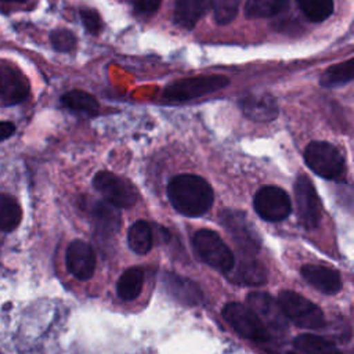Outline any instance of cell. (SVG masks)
Returning a JSON list of instances; mask_svg holds the SVG:
<instances>
[{"mask_svg": "<svg viewBox=\"0 0 354 354\" xmlns=\"http://www.w3.org/2000/svg\"><path fill=\"white\" fill-rule=\"evenodd\" d=\"M167 195L173 207L188 217L205 214L213 205V189L209 183L194 174H180L170 180Z\"/></svg>", "mask_w": 354, "mask_h": 354, "instance_id": "cell-1", "label": "cell"}, {"mask_svg": "<svg viewBox=\"0 0 354 354\" xmlns=\"http://www.w3.org/2000/svg\"><path fill=\"white\" fill-rule=\"evenodd\" d=\"M306 165L318 176L328 180H343L346 162L340 151L325 141H313L304 151Z\"/></svg>", "mask_w": 354, "mask_h": 354, "instance_id": "cell-2", "label": "cell"}, {"mask_svg": "<svg viewBox=\"0 0 354 354\" xmlns=\"http://www.w3.org/2000/svg\"><path fill=\"white\" fill-rule=\"evenodd\" d=\"M278 304L281 306L285 317L300 328L319 329L325 325V315L322 310L296 292L282 290L278 296Z\"/></svg>", "mask_w": 354, "mask_h": 354, "instance_id": "cell-3", "label": "cell"}, {"mask_svg": "<svg viewBox=\"0 0 354 354\" xmlns=\"http://www.w3.org/2000/svg\"><path fill=\"white\" fill-rule=\"evenodd\" d=\"M194 248L201 260L214 270L230 272L234 268V254L217 232L199 230L194 236Z\"/></svg>", "mask_w": 354, "mask_h": 354, "instance_id": "cell-4", "label": "cell"}, {"mask_svg": "<svg viewBox=\"0 0 354 354\" xmlns=\"http://www.w3.org/2000/svg\"><path fill=\"white\" fill-rule=\"evenodd\" d=\"M228 79L221 75H203L177 80L165 88V97L171 101H189L214 93L228 84Z\"/></svg>", "mask_w": 354, "mask_h": 354, "instance_id": "cell-5", "label": "cell"}, {"mask_svg": "<svg viewBox=\"0 0 354 354\" xmlns=\"http://www.w3.org/2000/svg\"><path fill=\"white\" fill-rule=\"evenodd\" d=\"M93 185L115 207H130L138 199L137 188L112 171H98L93 178Z\"/></svg>", "mask_w": 354, "mask_h": 354, "instance_id": "cell-6", "label": "cell"}, {"mask_svg": "<svg viewBox=\"0 0 354 354\" xmlns=\"http://www.w3.org/2000/svg\"><path fill=\"white\" fill-rule=\"evenodd\" d=\"M295 198L300 224L307 230L318 227L322 217V206L313 181L306 174L296 178Z\"/></svg>", "mask_w": 354, "mask_h": 354, "instance_id": "cell-7", "label": "cell"}, {"mask_svg": "<svg viewBox=\"0 0 354 354\" xmlns=\"http://www.w3.org/2000/svg\"><path fill=\"white\" fill-rule=\"evenodd\" d=\"M223 317L241 336L246 339L266 342L270 337L266 325L250 307L241 303H228L223 308Z\"/></svg>", "mask_w": 354, "mask_h": 354, "instance_id": "cell-8", "label": "cell"}, {"mask_svg": "<svg viewBox=\"0 0 354 354\" xmlns=\"http://www.w3.org/2000/svg\"><path fill=\"white\" fill-rule=\"evenodd\" d=\"M256 213L266 221H281L290 214L292 205L288 194L274 185L263 187L253 198Z\"/></svg>", "mask_w": 354, "mask_h": 354, "instance_id": "cell-9", "label": "cell"}, {"mask_svg": "<svg viewBox=\"0 0 354 354\" xmlns=\"http://www.w3.org/2000/svg\"><path fill=\"white\" fill-rule=\"evenodd\" d=\"M221 223L243 254L250 257L259 252L260 238L246 218V214L236 210H227L221 216Z\"/></svg>", "mask_w": 354, "mask_h": 354, "instance_id": "cell-10", "label": "cell"}, {"mask_svg": "<svg viewBox=\"0 0 354 354\" xmlns=\"http://www.w3.org/2000/svg\"><path fill=\"white\" fill-rule=\"evenodd\" d=\"M65 264L68 271L77 279H88L95 270V254L93 248L82 239L69 243L65 253Z\"/></svg>", "mask_w": 354, "mask_h": 354, "instance_id": "cell-11", "label": "cell"}, {"mask_svg": "<svg viewBox=\"0 0 354 354\" xmlns=\"http://www.w3.org/2000/svg\"><path fill=\"white\" fill-rule=\"evenodd\" d=\"M28 95L29 84L24 75L7 64H0V101L4 105H15Z\"/></svg>", "mask_w": 354, "mask_h": 354, "instance_id": "cell-12", "label": "cell"}, {"mask_svg": "<svg viewBox=\"0 0 354 354\" xmlns=\"http://www.w3.org/2000/svg\"><path fill=\"white\" fill-rule=\"evenodd\" d=\"M248 303L252 311L264 325H268L274 329L286 328V317L281 306L268 293L252 292L248 295Z\"/></svg>", "mask_w": 354, "mask_h": 354, "instance_id": "cell-13", "label": "cell"}, {"mask_svg": "<svg viewBox=\"0 0 354 354\" xmlns=\"http://www.w3.org/2000/svg\"><path fill=\"white\" fill-rule=\"evenodd\" d=\"M162 283L166 292L184 306H196L202 301L203 295L201 288L189 278L174 272H165L162 275Z\"/></svg>", "mask_w": 354, "mask_h": 354, "instance_id": "cell-14", "label": "cell"}, {"mask_svg": "<svg viewBox=\"0 0 354 354\" xmlns=\"http://www.w3.org/2000/svg\"><path fill=\"white\" fill-rule=\"evenodd\" d=\"M239 106L242 112L254 122H270L278 115L277 102L268 93L248 94L239 101Z\"/></svg>", "mask_w": 354, "mask_h": 354, "instance_id": "cell-15", "label": "cell"}, {"mask_svg": "<svg viewBox=\"0 0 354 354\" xmlns=\"http://www.w3.org/2000/svg\"><path fill=\"white\" fill-rule=\"evenodd\" d=\"M301 277L307 283L325 295H333L342 289L339 272L325 266L306 264L301 267Z\"/></svg>", "mask_w": 354, "mask_h": 354, "instance_id": "cell-16", "label": "cell"}, {"mask_svg": "<svg viewBox=\"0 0 354 354\" xmlns=\"http://www.w3.org/2000/svg\"><path fill=\"white\" fill-rule=\"evenodd\" d=\"M210 6L212 0H176L174 22L181 28L192 29Z\"/></svg>", "mask_w": 354, "mask_h": 354, "instance_id": "cell-17", "label": "cell"}, {"mask_svg": "<svg viewBox=\"0 0 354 354\" xmlns=\"http://www.w3.org/2000/svg\"><path fill=\"white\" fill-rule=\"evenodd\" d=\"M91 216L97 231L102 235L116 234L120 227V216L115 206L105 202H95L91 209Z\"/></svg>", "mask_w": 354, "mask_h": 354, "instance_id": "cell-18", "label": "cell"}, {"mask_svg": "<svg viewBox=\"0 0 354 354\" xmlns=\"http://www.w3.org/2000/svg\"><path fill=\"white\" fill-rule=\"evenodd\" d=\"M142 283H144L142 268L130 267L126 271H123L118 279V285H116L118 296L124 301L134 300L141 293Z\"/></svg>", "mask_w": 354, "mask_h": 354, "instance_id": "cell-19", "label": "cell"}, {"mask_svg": "<svg viewBox=\"0 0 354 354\" xmlns=\"http://www.w3.org/2000/svg\"><path fill=\"white\" fill-rule=\"evenodd\" d=\"M127 241H129L130 249L133 252H136L137 254L148 253L151 250L152 242H153L151 225L144 220H138V221L133 223L131 227L129 228Z\"/></svg>", "mask_w": 354, "mask_h": 354, "instance_id": "cell-20", "label": "cell"}, {"mask_svg": "<svg viewBox=\"0 0 354 354\" xmlns=\"http://www.w3.org/2000/svg\"><path fill=\"white\" fill-rule=\"evenodd\" d=\"M22 218V210L17 199L8 194H0V231H14Z\"/></svg>", "mask_w": 354, "mask_h": 354, "instance_id": "cell-21", "label": "cell"}, {"mask_svg": "<svg viewBox=\"0 0 354 354\" xmlns=\"http://www.w3.org/2000/svg\"><path fill=\"white\" fill-rule=\"evenodd\" d=\"M295 346L306 354H343L330 340L311 333L299 335Z\"/></svg>", "mask_w": 354, "mask_h": 354, "instance_id": "cell-22", "label": "cell"}, {"mask_svg": "<svg viewBox=\"0 0 354 354\" xmlns=\"http://www.w3.org/2000/svg\"><path fill=\"white\" fill-rule=\"evenodd\" d=\"M61 101L68 109L75 111V112H82V113L90 115V116L97 115L98 109H100L97 100L91 94L82 91V90L68 91L66 94L62 95Z\"/></svg>", "mask_w": 354, "mask_h": 354, "instance_id": "cell-23", "label": "cell"}, {"mask_svg": "<svg viewBox=\"0 0 354 354\" xmlns=\"http://www.w3.org/2000/svg\"><path fill=\"white\" fill-rule=\"evenodd\" d=\"M289 0H248L245 14L248 18H268L285 11Z\"/></svg>", "mask_w": 354, "mask_h": 354, "instance_id": "cell-24", "label": "cell"}, {"mask_svg": "<svg viewBox=\"0 0 354 354\" xmlns=\"http://www.w3.org/2000/svg\"><path fill=\"white\" fill-rule=\"evenodd\" d=\"M234 281L245 285H263L267 281V274L259 261L249 259L239 263L234 274Z\"/></svg>", "mask_w": 354, "mask_h": 354, "instance_id": "cell-25", "label": "cell"}, {"mask_svg": "<svg viewBox=\"0 0 354 354\" xmlns=\"http://www.w3.org/2000/svg\"><path fill=\"white\" fill-rule=\"evenodd\" d=\"M353 64H354L353 59H347L344 62H340L328 68L322 73L319 79V84L324 87H337L348 83L350 80H353V76H354Z\"/></svg>", "mask_w": 354, "mask_h": 354, "instance_id": "cell-26", "label": "cell"}, {"mask_svg": "<svg viewBox=\"0 0 354 354\" xmlns=\"http://www.w3.org/2000/svg\"><path fill=\"white\" fill-rule=\"evenodd\" d=\"M303 14L313 22L325 21L333 11V0H296Z\"/></svg>", "mask_w": 354, "mask_h": 354, "instance_id": "cell-27", "label": "cell"}, {"mask_svg": "<svg viewBox=\"0 0 354 354\" xmlns=\"http://www.w3.org/2000/svg\"><path fill=\"white\" fill-rule=\"evenodd\" d=\"M238 6H239V0H214L213 11H214V18L217 24L220 25L230 24L238 12Z\"/></svg>", "mask_w": 354, "mask_h": 354, "instance_id": "cell-28", "label": "cell"}, {"mask_svg": "<svg viewBox=\"0 0 354 354\" xmlns=\"http://www.w3.org/2000/svg\"><path fill=\"white\" fill-rule=\"evenodd\" d=\"M50 40H51L54 50L61 51V53L71 51L76 44L75 35L66 29H57V30L51 32Z\"/></svg>", "mask_w": 354, "mask_h": 354, "instance_id": "cell-29", "label": "cell"}, {"mask_svg": "<svg viewBox=\"0 0 354 354\" xmlns=\"http://www.w3.org/2000/svg\"><path fill=\"white\" fill-rule=\"evenodd\" d=\"M80 18H82V22H83L84 28L87 29V32H90L91 35H97L101 32L102 21H101L100 14L95 10H90V8L82 10Z\"/></svg>", "mask_w": 354, "mask_h": 354, "instance_id": "cell-30", "label": "cell"}, {"mask_svg": "<svg viewBox=\"0 0 354 354\" xmlns=\"http://www.w3.org/2000/svg\"><path fill=\"white\" fill-rule=\"evenodd\" d=\"M162 0H134V11L140 15H149L155 12Z\"/></svg>", "mask_w": 354, "mask_h": 354, "instance_id": "cell-31", "label": "cell"}, {"mask_svg": "<svg viewBox=\"0 0 354 354\" xmlns=\"http://www.w3.org/2000/svg\"><path fill=\"white\" fill-rule=\"evenodd\" d=\"M15 133V124L11 122H0V141L11 137Z\"/></svg>", "mask_w": 354, "mask_h": 354, "instance_id": "cell-32", "label": "cell"}, {"mask_svg": "<svg viewBox=\"0 0 354 354\" xmlns=\"http://www.w3.org/2000/svg\"><path fill=\"white\" fill-rule=\"evenodd\" d=\"M288 354H300V353H295V351H290V353H288Z\"/></svg>", "mask_w": 354, "mask_h": 354, "instance_id": "cell-33", "label": "cell"}, {"mask_svg": "<svg viewBox=\"0 0 354 354\" xmlns=\"http://www.w3.org/2000/svg\"><path fill=\"white\" fill-rule=\"evenodd\" d=\"M4 1H10V0H4Z\"/></svg>", "mask_w": 354, "mask_h": 354, "instance_id": "cell-34", "label": "cell"}, {"mask_svg": "<svg viewBox=\"0 0 354 354\" xmlns=\"http://www.w3.org/2000/svg\"><path fill=\"white\" fill-rule=\"evenodd\" d=\"M0 354H1V353H0Z\"/></svg>", "mask_w": 354, "mask_h": 354, "instance_id": "cell-35", "label": "cell"}]
</instances>
